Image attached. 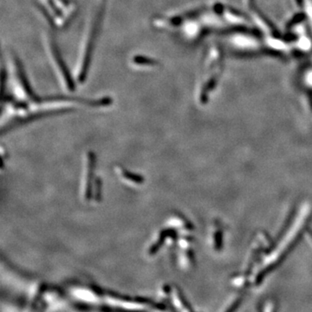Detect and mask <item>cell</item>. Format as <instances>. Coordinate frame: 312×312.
<instances>
[{"label": "cell", "instance_id": "6da1fadb", "mask_svg": "<svg viewBox=\"0 0 312 312\" xmlns=\"http://www.w3.org/2000/svg\"><path fill=\"white\" fill-rule=\"evenodd\" d=\"M5 83L7 91L3 113L12 119L17 115L18 120L28 121L50 112L70 110L79 106H106L110 103V99L107 98L85 100L70 97H38L33 91L23 66L13 55L9 57L6 63Z\"/></svg>", "mask_w": 312, "mask_h": 312}, {"label": "cell", "instance_id": "7a4b0ae2", "mask_svg": "<svg viewBox=\"0 0 312 312\" xmlns=\"http://www.w3.org/2000/svg\"><path fill=\"white\" fill-rule=\"evenodd\" d=\"M43 16L58 29L68 26L77 12L76 4L71 0H36Z\"/></svg>", "mask_w": 312, "mask_h": 312}]
</instances>
